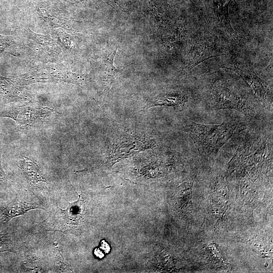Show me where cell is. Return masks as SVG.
Instances as JSON below:
<instances>
[{
  "instance_id": "7",
  "label": "cell",
  "mask_w": 273,
  "mask_h": 273,
  "mask_svg": "<svg viewBox=\"0 0 273 273\" xmlns=\"http://www.w3.org/2000/svg\"><path fill=\"white\" fill-rule=\"evenodd\" d=\"M20 167L31 184L37 186L46 183L45 179L40 174L37 166L31 160L25 159L21 161Z\"/></svg>"
},
{
  "instance_id": "4",
  "label": "cell",
  "mask_w": 273,
  "mask_h": 273,
  "mask_svg": "<svg viewBox=\"0 0 273 273\" xmlns=\"http://www.w3.org/2000/svg\"><path fill=\"white\" fill-rule=\"evenodd\" d=\"M35 209H44L41 206L28 201H18L12 203L5 207L2 212L4 223H7L13 217L23 215L27 211Z\"/></svg>"
},
{
  "instance_id": "10",
  "label": "cell",
  "mask_w": 273,
  "mask_h": 273,
  "mask_svg": "<svg viewBox=\"0 0 273 273\" xmlns=\"http://www.w3.org/2000/svg\"><path fill=\"white\" fill-rule=\"evenodd\" d=\"M11 44L10 37L0 35V53L4 52Z\"/></svg>"
},
{
  "instance_id": "6",
  "label": "cell",
  "mask_w": 273,
  "mask_h": 273,
  "mask_svg": "<svg viewBox=\"0 0 273 273\" xmlns=\"http://www.w3.org/2000/svg\"><path fill=\"white\" fill-rule=\"evenodd\" d=\"M117 50V48L108 52L103 61V63L106 66L104 77V90H107V92H109L118 74L122 72L126 67L132 65V63H131L122 69L117 68L114 65V60Z\"/></svg>"
},
{
  "instance_id": "8",
  "label": "cell",
  "mask_w": 273,
  "mask_h": 273,
  "mask_svg": "<svg viewBox=\"0 0 273 273\" xmlns=\"http://www.w3.org/2000/svg\"><path fill=\"white\" fill-rule=\"evenodd\" d=\"M185 99L177 95H165L155 98L144 107V110L157 106H175L184 103Z\"/></svg>"
},
{
  "instance_id": "11",
  "label": "cell",
  "mask_w": 273,
  "mask_h": 273,
  "mask_svg": "<svg viewBox=\"0 0 273 273\" xmlns=\"http://www.w3.org/2000/svg\"><path fill=\"white\" fill-rule=\"evenodd\" d=\"M5 174L2 169L1 162H0V181L3 180L5 178Z\"/></svg>"
},
{
  "instance_id": "9",
  "label": "cell",
  "mask_w": 273,
  "mask_h": 273,
  "mask_svg": "<svg viewBox=\"0 0 273 273\" xmlns=\"http://www.w3.org/2000/svg\"><path fill=\"white\" fill-rule=\"evenodd\" d=\"M53 256L55 265L59 272H66L71 270L57 248L54 249Z\"/></svg>"
},
{
  "instance_id": "5",
  "label": "cell",
  "mask_w": 273,
  "mask_h": 273,
  "mask_svg": "<svg viewBox=\"0 0 273 273\" xmlns=\"http://www.w3.org/2000/svg\"><path fill=\"white\" fill-rule=\"evenodd\" d=\"M225 68L232 70L241 76L250 86L255 94L260 100H263L265 98L266 91L264 82L253 71L249 70H243L238 67H226Z\"/></svg>"
},
{
  "instance_id": "2",
  "label": "cell",
  "mask_w": 273,
  "mask_h": 273,
  "mask_svg": "<svg viewBox=\"0 0 273 273\" xmlns=\"http://www.w3.org/2000/svg\"><path fill=\"white\" fill-rule=\"evenodd\" d=\"M74 202H68L69 205L65 209L58 206L55 207L50 216L43 221L49 230L64 232H71L77 228L82 221L86 213V202L81 199Z\"/></svg>"
},
{
  "instance_id": "3",
  "label": "cell",
  "mask_w": 273,
  "mask_h": 273,
  "mask_svg": "<svg viewBox=\"0 0 273 273\" xmlns=\"http://www.w3.org/2000/svg\"><path fill=\"white\" fill-rule=\"evenodd\" d=\"M212 105L215 109H234L251 116L256 115V112L252 107L226 89L218 88L215 90Z\"/></svg>"
},
{
  "instance_id": "1",
  "label": "cell",
  "mask_w": 273,
  "mask_h": 273,
  "mask_svg": "<svg viewBox=\"0 0 273 273\" xmlns=\"http://www.w3.org/2000/svg\"><path fill=\"white\" fill-rule=\"evenodd\" d=\"M188 126L198 149L211 154L216 153L231 138L237 125L224 121L220 125H207L189 121Z\"/></svg>"
}]
</instances>
